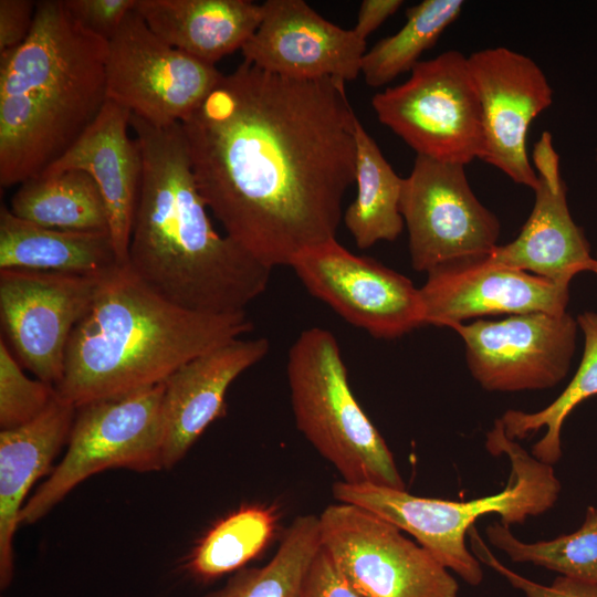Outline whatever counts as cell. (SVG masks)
Returning a JSON list of instances; mask_svg holds the SVG:
<instances>
[{
    "label": "cell",
    "instance_id": "10",
    "mask_svg": "<svg viewBox=\"0 0 597 597\" xmlns=\"http://www.w3.org/2000/svg\"><path fill=\"white\" fill-rule=\"evenodd\" d=\"M222 73L171 46L134 9L107 41L106 98L157 127L187 119Z\"/></svg>",
    "mask_w": 597,
    "mask_h": 597
},
{
    "label": "cell",
    "instance_id": "38",
    "mask_svg": "<svg viewBox=\"0 0 597 597\" xmlns=\"http://www.w3.org/2000/svg\"><path fill=\"white\" fill-rule=\"evenodd\" d=\"M596 161H597V149H596Z\"/></svg>",
    "mask_w": 597,
    "mask_h": 597
},
{
    "label": "cell",
    "instance_id": "13",
    "mask_svg": "<svg viewBox=\"0 0 597 597\" xmlns=\"http://www.w3.org/2000/svg\"><path fill=\"white\" fill-rule=\"evenodd\" d=\"M103 275L0 270V320L27 369L54 387L62 379L74 327L88 312Z\"/></svg>",
    "mask_w": 597,
    "mask_h": 597
},
{
    "label": "cell",
    "instance_id": "22",
    "mask_svg": "<svg viewBox=\"0 0 597 597\" xmlns=\"http://www.w3.org/2000/svg\"><path fill=\"white\" fill-rule=\"evenodd\" d=\"M135 10L166 43L214 65L242 50L263 17L250 0H137Z\"/></svg>",
    "mask_w": 597,
    "mask_h": 597
},
{
    "label": "cell",
    "instance_id": "21",
    "mask_svg": "<svg viewBox=\"0 0 597 597\" xmlns=\"http://www.w3.org/2000/svg\"><path fill=\"white\" fill-rule=\"evenodd\" d=\"M76 408L59 397L32 421L0 432V586L14 574L13 538L32 485L67 442Z\"/></svg>",
    "mask_w": 597,
    "mask_h": 597
},
{
    "label": "cell",
    "instance_id": "3",
    "mask_svg": "<svg viewBox=\"0 0 597 597\" xmlns=\"http://www.w3.org/2000/svg\"><path fill=\"white\" fill-rule=\"evenodd\" d=\"M252 329L245 311L184 308L118 265L102 276L71 334L57 397L77 409L163 384L185 363Z\"/></svg>",
    "mask_w": 597,
    "mask_h": 597
},
{
    "label": "cell",
    "instance_id": "32",
    "mask_svg": "<svg viewBox=\"0 0 597 597\" xmlns=\"http://www.w3.org/2000/svg\"><path fill=\"white\" fill-rule=\"evenodd\" d=\"M472 554L481 562L496 570L526 597H597V584L557 576L548 586L527 579L504 566L489 549L475 526L468 531Z\"/></svg>",
    "mask_w": 597,
    "mask_h": 597
},
{
    "label": "cell",
    "instance_id": "8",
    "mask_svg": "<svg viewBox=\"0 0 597 597\" xmlns=\"http://www.w3.org/2000/svg\"><path fill=\"white\" fill-rule=\"evenodd\" d=\"M410 72L404 83L373 96L378 121L417 155L463 166L481 159L482 116L468 56L449 50Z\"/></svg>",
    "mask_w": 597,
    "mask_h": 597
},
{
    "label": "cell",
    "instance_id": "33",
    "mask_svg": "<svg viewBox=\"0 0 597 597\" xmlns=\"http://www.w3.org/2000/svg\"><path fill=\"white\" fill-rule=\"evenodd\" d=\"M137 0H63L71 17L87 31L108 41L135 9Z\"/></svg>",
    "mask_w": 597,
    "mask_h": 597
},
{
    "label": "cell",
    "instance_id": "16",
    "mask_svg": "<svg viewBox=\"0 0 597 597\" xmlns=\"http://www.w3.org/2000/svg\"><path fill=\"white\" fill-rule=\"evenodd\" d=\"M419 290L423 325L449 328L490 315L564 314L569 301L568 284L495 263L489 254L436 266Z\"/></svg>",
    "mask_w": 597,
    "mask_h": 597
},
{
    "label": "cell",
    "instance_id": "12",
    "mask_svg": "<svg viewBox=\"0 0 597 597\" xmlns=\"http://www.w3.org/2000/svg\"><path fill=\"white\" fill-rule=\"evenodd\" d=\"M290 266L314 297L375 338L395 339L423 325L420 290L411 280L354 254L336 238L302 251Z\"/></svg>",
    "mask_w": 597,
    "mask_h": 597
},
{
    "label": "cell",
    "instance_id": "7",
    "mask_svg": "<svg viewBox=\"0 0 597 597\" xmlns=\"http://www.w3.org/2000/svg\"><path fill=\"white\" fill-rule=\"evenodd\" d=\"M164 383L76 409L66 453L24 503L20 524L50 512L87 478L107 469H164Z\"/></svg>",
    "mask_w": 597,
    "mask_h": 597
},
{
    "label": "cell",
    "instance_id": "36",
    "mask_svg": "<svg viewBox=\"0 0 597 597\" xmlns=\"http://www.w3.org/2000/svg\"><path fill=\"white\" fill-rule=\"evenodd\" d=\"M404 4L402 0H364L359 6L354 32L363 40Z\"/></svg>",
    "mask_w": 597,
    "mask_h": 597
},
{
    "label": "cell",
    "instance_id": "29",
    "mask_svg": "<svg viewBox=\"0 0 597 597\" xmlns=\"http://www.w3.org/2000/svg\"><path fill=\"white\" fill-rule=\"evenodd\" d=\"M274 530L275 517L271 510L243 506L205 535L186 567L192 577L202 582L237 572L264 549Z\"/></svg>",
    "mask_w": 597,
    "mask_h": 597
},
{
    "label": "cell",
    "instance_id": "26",
    "mask_svg": "<svg viewBox=\"0 0 597 597\" xmlns=\"http://www.w3.org/2000/svg\"><path fill=\"white\" fill-rule=\"evenodd\" d=\"M320 519L301 515L262 567L237 570L221 588L205 597H301L308 569L321 549Z\"/></svg>",
    "mask_w": 597,
    "mask_h": 597
},
{
    "label": "cell",
    "instance_id": "25",
    "mask_svg": "<svg viewBox=\"0 0 597 597\" xmlns=\"http://www.w3.org/2000/svg\"><path fill=\"white\" fill-rule=\"evenodd\" d=\"M10 211L27 221L70 231L109 232L106 207L94 179L72 169L23 182Z\"/></svg>",
    "mask_w": 597,
    "mask_h": 597
},
{
    "label": "cell",
    "instance_id": "4",
    "mask_svg": "<svg viewBox=\"0 0 597 597\" xmlns=\"http://www.w3.org/2000/svg\"><path fill=\"white\" fill-rule=\"evenodd\" d=\"M107 41L84 29L63 0L36 1L32 30L0 54V185L39 177L106 103Z\"/></svg>",
    "mask_w": 597,
    "mask_h": 597
},
{
    "label": "cell",
    "instance_id": "5",
    "mask_svg": "<svg viewBox=\"0 0 597 597\" xmlns=\"http://www.w3.org/2000/svg\"><path fill=\"white\" fill-rule=\"evenodd\" d=\"M485 447L493 455L505 454L511 465L505 488L492 495L461 502L344 481L335 482L332 493L337 502L360 506L407 532L442 566L469 585L478 586L483 580L481 562L465 544L475 521L496 513L500 523L510 528L552 509L562 488L553 465L537 460L516 440L507 438L501 419L486 433Z\"/></svg>",
    "mask_w": 597,
    "mask_h": 597
},
{
    "label": "cell",
    "instance_id": "19",
    "mask_svg": "<svg viewBox=\"0 0 597 597\" xmlns=\"http://www.w3.org/2000/svg\"><path fill=\"white\" fill-rule=\"evenodd\" d=\"M265 337L227 342L180 366L164 383V469L176 465L210 423L227 412L231 384L261 362Z\"/></svg>",
    "mask_w": 597,
    "mask_h": 597
},
{
    "label": "cell",
    "instance_id": "9",
    "mask_svg": "<svg viewBox=\"0 0 597 597\" xmlns=\"http://www.w3.org/2000/svg\"><path fill=\"white\" fill-rule=\"evenodd\" d=\"M321 544L364 597H458L455 578L425 547L380 516L337 502L318 515Z\"/></svg>",
    "mask_w": 597,
    "mask_h": 597
},
{
    "label": "cell",
    "instance_id": "31",
    "mask_svg": "<svg viewBox=\"0 0 597 597\" xmlns=\"http://www.w3.org/2000/svg\"><path fill=\"white\" fill-rule=\"evenodd\" d=\"M57 398L53 385L31 379L22 370L7 343L0 339V427L1 430L23 426Z\"/></svg>",
    "mask_w": 597,
    "mask_h": 597
},
{
    "label": "cell",
    "instance_id": "17",
    "mask_svg": "<svg viewBox=\"0 0 597 597\" xmlns=\"http://www.w3.org/2000/svg\"><path fill=\"white\" fill-rule=\"evenodd\" d=\"M262 20L242 48L244 61L295 80H355L366 41L326 20L303 0H268Z\"/></svg>",
    "mask_w": 597,
    "mask_h": 597
},
{
    "label": "cell",
    "instance_id": "28",
    "mask_svg": "<svg viewBox=\"0 0 597 597\" xmlns=\"http://www.w3.org/2000/svg\"><path fill=\"white\" fill-rule=\"evenodd\" d=\"M463 8L461 0H423L409 7L406 22L395 34L379 40L363 56L360 74L370 87H381L411 71Z\"/></svg>",
    "mask_w": 597,
    "mask_h": 597
},
{
    "label": "cell",
    "instance_id": "20",
    "mask_svg": "<svg viewBox=\"0 0 597 597\" xmlns=\"http://www.w3.org/2000/svg\"><path fill=\"white\" fill-rule=\"evenodd\" d=\"M130 116L127 108L107 100L76 143L40 175L77 169L94 179L106 207L109 237L121 264H127L143 175L139 146L127 133Z\"/></svg>",
    "mask_w": 597,
    "mask_h": 597
},
{
    "label": "cell",
    "instance_id": "37",
    "mask_svg": "<svg viewBox=\"0 0 597 597\" xmlns=\"http://www.w3.org/2000/svg\"><path fill=\"white\" fill-rule=\"evenodd\" d=\"M590 271L597 274V252H596V256L594 258V262H593Z\"/></svg>",
    "mask_w": 597,
    "mask_h": 597
},
{
    "label": "cell",
    "instance_id": "15",
    "mask_svg": "<svg viewBox=\"0 0 597 597\" xmlns=\"http://www.w3.org/2000/svg\"><path fill=\"white\" fill-rule=\"evenodd\" d=\"M468 65L482 116L481 160L535 190L537 176L526 137L533 119L553 102L545 73L531 57L504 46L473 52Z\"/></svg>",
    "mask_w": 597,
    "mask_h": 597
},
{
    "label": "cell",
    "instance_id": "35",
    "mask_svg": "<svg viewBox=\"0 0 597 597\" xmlns=\"http://www.w3.org/2000/svg\"><path fill=\"white\" fill-rule=\"evenodd\" d=\"M36 1L0 0V54L12 51L29 36Z\"/></svg>",
    "mask_w": 597,
    "mask_h": 597
},
{
    "label": "cell",
    "instance_id": "24",
    "mask_svg": "<svg viewBox=\"0 0 597 597\" xmlns=\"http://www.w3.org/2000/svg\"><path fill=\"white\" fill-rule=\"evenodd\" d=\"M356 197L343 220L359 249L396 240L405 226L400 212L404 178L384 157L374 138L357 119L355 125Z\"/></svg>",
    "mask_w": 597,
    "mask_h": 597
},
{
    "label": "cell",
    "instance_id": "1",
    "mask_svg": "<svg viewBox=\"0 0 597 597\" xmlns=\"http://www.w3.org/2000/svg\"><path fill=\"white\" fill-rule=\"evenodd\" d=\"M357 119L345 81L289 78L243 61L180 124L208 209L273 270L336 238L355 181Z\"/></svg>",
    "mask_w": 597,
    "mask_h": 597
},
{
    "label": "cell",
    "instance_id": "18",
    "mask_svg": "<svg viewBox=\"0 0 597 597\" xmlns=\"http://www.w3.org/2000/svg\"><path fill=\"white\" fill-rule=\"evenodd\" d=\"M537 176L533 210L519 235L496 245L489 258L558 284H568L583 271H590L594 258L584 230L569 212L567 189L561 175L559 157L549 132H543L532 153Z\"/></svg>",
    "mask_w": 597,
    "mask_h": 597
},
{
    "label": "cell",
    "instance_id": "34",
    "mask_svg": "<svg viewBox=\"0 0 597 597\" xmlns=\"http://www.w3.org/2000/svg\"><path fill=\"white\" fill-rule=\"evenodd\" d=\"M301 597H364L341 575L323 549L315 556L304 582Z\"/></svg>",
    "mask_w": 597,
    "mask_h": 597
},
{
    "label": "cell",
    "instance_id": "2",
    "mask_svg": "<svg viewBox=\"0 0 597 597\" xmlns=\"http://www.w3.org/2000/svg\"><path fill=\"white\" fill-rule=\"evenodd\" d=\"M143 175L127 265L148 287L187 310L231 314L266 289L272 269L213 227L180 123L130 116Z\"/></svg>",
    "mask_w": 597,
    "mask_h": 597
},
{
    "label": "cell",
    "instance_id": "14",
    "mask_svg": "<svg viewBox=\"0 0 597 597\" xmlns=\"http://www.w3.org/2000/svg\"><path fill=\"white\" fill-rule=\"evenodd\" d=\"M472 377L489 391L553 388L568 374L578 323L569 313L531 312L452 327Z\"/></svg>",
    "mask_w": 597,
    "mask_h": 597
},
{
    "label": "cell",
    "instance_id": "30",
    "mask_svg": "<svg viewBox=\"0 0 597 597\" xmlns=\"http://www.w3.org/2000/svg\"><path fill=\"white\" fill-rule=\"evenodd\" d=\"M486 537L515 563H532L554 572L597 584V507L588 506L582 526L551 541L525 543L500 522L488 525Z\"/></svg>",
    "mask_w": 597,
    "mask_h": 597
},
{
    "label": "cell",
    "instance_id": "11",
    "mask_svg": "<svg viewBox=\"0 0 597 597\" xmlns=\"http://www.w3.org/2000/svg\"><path fill=\"white\" fill-rule=\"evenodd\" d=\"M464 167L417 155L402 180L400 212L417 272L485 255L498 245L500 222L473 193Z\"/></svg>",
    "mask_w": 597,
    "mask_h": 597
},
{
    "label": "cell",
    "instance_id": "6",
    "mask_svg": "<svg viewBox=\"0 0 597 597\" xmlns=\"http://www.w3.org/2000/svg\"><path fill=\"white\" fill-rule=\"evenodd\" d=\"M296 428L350 484L406 490L385 439L357 401L334 334L303 331L287 354Z\"/></svg>",
    "mask_w": 597,
    "mask_h": 597
},
{
    "label": "cell",
    "instance_id": "23",
    "mask_svg": "<svg viewBox=\"0 0 597 597\" xmlns=\"http://www.w3.org/2000/svg\"><path fill=\"white\" fill-rule=\"evenodd\" d=\"M118 262L109 232L48 228L0 209V270L104 275Z\"/></svg>",
    "mask_w": 597,
    "mask_h": 597
},
{
    "label": "cell",
    "instance_id": "27",
    "mask_svg": "<svg viewBox=\"0 0 597 597\" xmlns=\"http://www.w3.org/2000/svg\"><path fill=\"white\" fill-rule=\"evenodd\" d=\"M577 323L584 333L585 346L578 369L567 387L538 411L510 409L500 418L511 440L525 439L546 428L544 436L533 444L531 453L551 465L562 458L561 431L567 416L583 400L597 395V313L579 314Z\"/></svg>",
    "mask_w": 597,
    "mask_h": 597
}]
</instances>
